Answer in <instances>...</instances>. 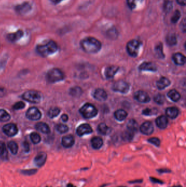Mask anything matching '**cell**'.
Wrapping results in <instances>:
<instances>
[{"instance_id":"cell-6","label":"cell","mask_w":186,"mask_h":187,"mask_svg":"<svg viewBox=\"0 0 186 187\" xmlns=\"http://www.w3.org/2000/svg\"><path fill=\"white\" fill-rule=\"evenodd\" d=\"M141 43L136 39L131 40L127 43V50L128 54L132 57H137Z\"/></svg>"},{"instance_id":"cell-63","label":"cell","mask_w":186,"mask_h":187,"mask_svg":"<svg viewBox=\"0 0 186 187\" xmlns=\"http://www.w3.org/2000/svg\"></svg>"},{"instance_id":"cell-46","label":"cell","mask_w":186,"mask_h":187,"mask_svg":"<svg viewBox=\"0 0 186 187\" xmlns=\"http://www.w3.org/2000/svg\"><path fill=\"white\" fill-rule=\"evenodd\" d=\"M7 154V150L5 144L3 142L0 141V157H2Z\"/></svg>"},{"instance_id":"cell-25","label":"cell","mask_w":186,"mask_h":187,"mask_svg":"<svg viewBox=\"0 0 186 187\" xmlns=\"http://www.w3.org/2000/svg\"><path fill=\"white\" fill-rule=\"evenodd\" d=\"M36 128L37 130L43 134H49L50 132L49 127L47 124L43 122L38 123L36 125Z\"/></svg>"},{"instance_id":"cell-20","label":"cell","mask_w":186,"mask_h":187,"mask_svg":"<svg viewBox=\"0 0 186 187\" xmlns=\"http://www.w3.org/2000/svg\"><path fill=\"white\" fill-rule=\"evenodd\" d=\"M156 123L158 127L161 129H166L168 124V120L164 116H161L158 117L156 120Z\"/></svg>"},{"instance_id":"cell-5","label":"cell","mask_w":186,"mask_h":187,"mask_svg":"<svg viewBox=\"0 0 186 187\" xmlns=\"http://www.w3.org/2000/svg\"><path fill=\"white\" fill-rule=\"evenodd\" d=\"M23 99L26 101L33 104H38L41 100V95L40 93L34 90L26 91L23 95Z\"/></svg>"},{"instance_id":"cell-3","label":"cell","mask_w":186,"mask_h":187,"mask_svg":"<svg viewBox=\"0 0 186 187\" xmlns=\"http://www.w3.org/2000/svg\"><path fill=\"white\" fill-rule=\"evenodd\" d=\"M79 112L84 118L90 119L96 117L98 113V110L92 104L87 103L80 108Z\"/></svg>"},{"instance_id":"cell-26","label":"cell","mask_w":186,"mask_h":187,"mask_svg":"<svg viewBox=\"0 0 186 187\" xmlns=\"http://www.w3.org/2000/svg\"><path fill=\"white\" fill-rule=\"evenodd\" d=\"M127 113L124 109H120L117 110L114 113V116L115 118L119 121L124 120L127 117Z\"/></svg>"},{"instance_id":"cell-15","label":"cell","mask_w":186,"mask_h":187,"mask_svg":"<svg viewBox=\"0 0 186 187\" xmlns=\"http://www.w3.org/2000/svg\"><path fill=\"white\" fill-rule=\"evenodd\" d=\"M23 36V32L21 30H19L13 33L7 34V38L8 41L12 42H16L20 39Z\"/></svg>"},{"instance_id":"cell-32","label":"cell","mask_w":186,"mask_h":187,"mask_svg":"<svg viewBox=\"0 0 186 187\" xmlns=\"http://www.w3.org/2000/svg\"><path fill=\"white\" fill-rule=\"evenodd\" d=\"M8 147L12 153L14 155L17 154L18 151V145L16 142L12 141L9 142L8 143Z\"/></svg>"},{"instance_id":"cell-37","label":"cell","mask_w":186,"mask_h":187,"mask_svg":"<svg viewBox=\"0 0 186 187\" xmlns=\"http://www.w3.org/2000/svg\"><path fill=\"white\" fill-rule=\"evenodd\" d=\"M30 138L32 143L34 144H38L41 141V138L40 135L37 133H32L30 135Z\"/></svg>"},{"instance_id":"cell-35","label":"cell","mask_w":186,"mask_h":187,"mask_svg":"<svg viewBox=\"0 0 186 187\" xmlns=\"http://www.w3.org/2000/svg\"><path fill=\"white\" fill-rule=\"evenodd\" d=\"M134 133L128 130L127 131H126L123 134L122 138L124 141L129 142V141L132 140V139L133 138V137H134Z\"/></svg>"},{"instance_id":"cell-54","label":"cell","mask_w":186,"mask_h":187,"mask_svg":"<svg viewBox=\"0 0 186 187\" xmlns=\"http://www.w3.org/2000/svg\"><path fill=\"white\" fill-rule=\"evenodd\" d=\"M142 182H143V180L140 179H137V180H134V181H131L128 182L131 184H134V183H141Z\"/></svg>"},{"instance_id":"cell-13","label":"cell","mask_w":186,"mask_h":187,"mask_svg":"<svg viewBox=\"0 0 186 187\" xmlns=\"http://www.w3.org/2000/svg\"><path fill=\"white\" fill-rule=\"evenodd\" d=\"M140 130L141 133L146 135H150L152 134L154 127L150 122H145L140 126Z\"/></svg>"},{"instance_id":"cell-60","label":"cell","mask_w":186,"mask_h":187,"mask_svg":"<svg viewBox=\"0 0 186 187\" xmlns=\"http://www.w3.org/2000/svg\"><path fill=\"white\" fill-rule=\"evenodd\" d=\"M1 68V63H0V68Z\"/></svg>"},{"instance_id":"cell-56","label":"cell","mask_w":186,"mask_h":187,"mask_svg":"<svg viewBox=\"0 0 186 187\" xmlns=\"http://www.w3.org/2000/svg\"><path fill=\"white\" fill-rule=\"evenodd\" d=\"M61 119L63 122H67L68 120V117L67 114H63L61 116Z\"/></svg>"},{"instance_id":"cell-1","label":"cell","mask_w":186,"mask_h":187,"mask_svg":"<svg viewBox=\"0 0 186 187\" xmlns=\"http://www.w3.org/2000/svg\"><path fill=\"white\" fill-rule=\"evenodd\" d=\"M80 46L84 52L88 54L98 53L102 48L101 42L94 37H88L80 42Z\"/></svg>"},{"instance_id":"cell-23","label":"cell","mask_w":186,"mask_h":187,"mask_svg":"<svg viewBox=\"0 0 186 187\" xmlns=\"http://www.w3.org/2000/svg\"><path fill=\"white\" fill-rule=\"evenodd\" d=\"M91 143L92 147L95 149H99L102 147L103 145V139L100 137L96 136L91 139Z\"/></svg>"},{"instance_id":"cell-41","label":"cell","mask_w":186,"mask_h":187,"mask_svg":"<svg viewBox=\"0 0 186 187\" xmlns=\"http://www.w3.org/2000/svg\"><path fill=\"white\" fill-rule=\"evenodd\" d=\"M173 7V3L170 1H166L164 3V10L166 12H169Z\"/></svg>"},{"instance_id":"cell-38","label":"cell","mask_w":186,"mask_h":187,"mask_svg":"<svg viewBox=\"0 0 186 187\" xmlns=\"http://www.w3.org/2000/svg\"><path fill=\"white\" fill-rule=\"evenodd\" d=\"M143 0H127V3L129 8L134 9L137 7L138 4L142 2Z\"/></svg>"},{"instance_id":"cell-27","label":"cell","mask_w":186,"mask_h":187,"mask_svg":"<svg viewBox=\"0 0 186 187\" xmlns=\"http://www.w3.org/2000/svg\"><path fill=\"white\" fill-rule=\"evenodd\" d=\"M168 96L170 99L174 102H177L180 100L181 98V95L178 93V91L173 89L171 90L168 92Z\"/></svg>"},{"instance_id":"cell-52","label":"cell","mask_w":186,"mask_h":187,"mask_svg":"<svg viewBox=\"0 0 186 187\" xmlns=\"http://www.w3.org/2000/svg\"><path fill=\"white\" fill-rule=\"evenodd\" d=\"M186 19H184L183 21H182L181 24H180L181 30H182V31H184V32L186 31Z\"/></svg>"},{"instance_id":"cell-61","label":"cell","mask_w":186,"mask_h":187,"mask_svg":"<svg viewBox=\"0 0 186 187\" xmlns=\"http://www.w3.org/2000/svg\"><path fill=\"white\" fill-rule=\"evenodd\" d=\"M124 187V186H121V187Z\"/></svg>"},{"instance_id":"cell-49","label":"cell","mask_w":186,"mask_h":187,"mask_svg":"<svg viewBox=\"0 0 186 187\" xmlns=\"http://www.w3.org/2000/svg\"><path fill=\"white\" fill-rule=\"evenodd\" d=\"M23 148L24 151L26 153L29 152L30 151V145H29V143L27 141H24L23 143Z\"/></svg>"},{"instance_id":"cell-19","label":"cell","mask_w":186,"mask_h":187,"mask_svg":"<svg viewBox=\"0 0 186 187\" xmlns=\"http://www.w3.org/2000/svg\"><path fill=\"white\" fill-rule=\"evenodd\" d=\"M173 60L176 65L182 66L186 63V57L180 53H177L173 55Z\"/></svg>"},{"instance_id":"cell-29","label":"cell","mask_w":186,"mask_h":187,"mask_svg":"<svg viewBox=\"0 0 186 187\" xmlns=\"http://www.w3.org/2000/svg\"><path fill=\"white\" fill-rule=\"evenodd\" d=\"M166 42L168 45L170 46H173L177 43V39L175 34H169L166 38Z\"/></svg>"},{"instance_id":"cell-9","label":"cell","mask_w":186,"mask_h":187,"mask_svg":"<svg viewBox=\"0 0 186 187\" xmlns=\"http://www.w3.org/2000/svg\"><path fill=\"white\" fill-rule=\"evenodd\" d=\"M2 129L3 133L9 137L15 136L18 132V129L16 125L13 123H9L4 125Z\"/></svg>"},{"instance_id":"cell-62","label":"cell","mask_w":186,"mask_h":187,"mask_svg":"<svg viewBox=\"0 0 186 187\" xmlns=\"http://www.w3.org/2000/svg\"></svg>"},{"instance_id":"cell-53","label":"cell","mask_w":186,"mask_h":187,"mask_svg":"<svg viewBox=\"0 0 186 187\" xmlns=\"http://www.w3.org/2000/svg\"><path fill=\"white\" fill-rule=\"evenodd\" d=\"M5 94V89L2 86H0V97L4 96Z\"/></svg>"},{"instance_id":"cell-36","label":"cell","mask_w":186,"mask_h":187,"mask_svg":"<svg viewBox=\"0 0 186 187\" xmlns=\"http://www.w3.org/2000/svg\"><path fill=\"white\" fill-rule=\"evenodd\" d=\"M60 113V109L57 107H54L49 109L48 112V116L50 118H54L55 117H57V116Z\"/></svg>"},{"instance_id":"cell-7","label":"cell","mask_w":186,"mask_h":187,"mask_svg":"<svg viewBox=\"0 0 186 187\" xmlns=\"http://www.w3.org/2000/svg\"><path fill=\"white\" fill-rule=\"evenodd\" d=\"M32 5L29 2H24L16 6L14 10L19 15L23 16L29 13L32 10Z\"/></svg>"},{"instance_id":"cell-12","label":"cell","mask_w":186,"mask_h":187,"mask_svg":"<svg viewBox=\"0 0 186 187\" xmlns=\"http://www.w3.org/2000/svg\"><path fill=\"white\" fill-rule=\"evenodd\" d=\"M93 130L90 125L87 123L79 125L77 129V134L79 136H83L84 135L90 134L92 133Z\"/></svg>"},{"instance_id":"cell-55","label":"cell","mask_w":186,"mask_h":187,"mask_svg":"<svg viewBox=\"0 0 186 187\" xmlns=\"http://www.w3.org/2000/svg\"><path fill=\"white\" fill-rule=\"evenodd\" d=\"M177 2L180 5L184 6L186 4V0H176Z\"/></svg>"},{"instance_id":"cell-57","label":"cell","mask_w":186,"mask_h":187,"mask_svg":"<svg viewBox=\"0 0 186 187\" xmlns=\"http://www.w3.org/2000/svg\"><path fill=\"white\" fill-rule=\"evenodd\" d=\"M50 1L54 5H56L59 4V3L61 2L62 1H64V0H50Z\"/></svg>"},{"instance_id":"cell-11","label":"cell","mask_w":186,"mask_h":187,"mask_svg":"<svg viewBox=\"0 0 186 187\" xmlns=\"http://www.w3.org/2000/svg\"><path fill=\"white\" fill-rule=\"evenodd\" d=\"M134 98L140 103H148L151 100L148 94L142 90H139L135 93Z\"/></svg>"},{"instance_id":"cell-31","label":"cell","mask_w":186,"mask_h":187,"mask_svg":"<svg viewBox=\"0 0 186 187\" xmlns=\"http://www.w3.org/2000/svg\"><path fill=\"white\" fill-rule=\"evenodd\" d=\"M156 55L159 59H164L165 55L163 53V45L162 43H159L155 47Z\"/></svg>"},{"instance_id":"cell-14","label":"cell","mask_w":186,"mask_h":187,"mask_svg":"<svg viewBox=\"0 0 186 187\" xmlns=\"http://www.w3.org/2000/svg\"><path fill=\"white\" fill-rule=\"evenodd\" d=\"M47 155L45 152H40L34 159V163L37 167L43 166L47 160Z\"/></svg>"},{"instance_id":"cell-44","label":"cell","mask_w":186,"mask_h":187,"mask_svg":"<svg viewBox=\"0 0 186 187\" xmlns=\"http://www.w3.org/2000/svg\"><path fill=\"white\" fill-rule=\"evenodd\" d=\"M37 172V169H30V170H24L21 171V173L23 175L26 176H31L36 174Z\"/></svg>"},{"instance_id":"cell-28","label":"cell","mask_w":186,"mask_h":187,"mask_svg":"<svg viewBox=\"0 0 186 187\" xmlns=\"http://www.w3.org/2000/svg\"><path fill=\"white\" fill-rule=\"evenodd\" d=\"M98 133L101 135H106L110 132V129L105 123H101L97 127Z\"/></svg>"},{"instance_id":"cell-17","label":"cell","mask_w":186,"mask_h":187,"mask_svg":"<svg viewBox=\"0 0 186 187\" xmlns=\"http://www.w3.org/2000/svg\"><path fill=\"white\" fill-rule=\"evenodd\" d=\"M75 143V139L72 135H68L63 136L62 139V145L65 148H70Z\"/></svg>"},{"instance_id":"cell-45","label":"cell","mask_w":186,"mask_h":187,"mask_svg":"<svg viewBox=\"0 0 186 187\" xmlns=\"http://www.w3.org/2000/svg\"><path fill=\"white\" fill-rule=\"evenodd\" d=\"M148 142L157 147H159L160 145V140L157 138H150L148 140Z\"/></svg>"},{"instance_id":"cell-59","label":"cell","mask_w":186,"mask_h":187,"mask_svg":"<svg viewBox=\"0 0 186 187\" xmlns=\"http://www.w3.org/2000/svg\"><path fill=\"white\" fill-rule=\"evenodd\" d=\"M171 187H182V186H181V185H174V186Z\"/></svg>"},{"instance_id":"cell-16","label":"cell","mask_w":186,"mask_h":187,"mask_svg":"<svg viewBox=\"0 0 186 187\" xmlns=\"http://www.w3.org/2000/svg\"><path fill=\"white\" fill-rule=\"evenodd\" d=\"M93 97L95 99L99 101H106L108 95L106 91L102 89H97L93 93Z\"/></svg>"},{"instance_id":"cell-8","label":"cell","mask_w":186,"mask_h":187,"mask_svg":"<svg viewBox=\"0 0 186 187\" xmlns=\"http://www.w3.org/2000/svg\"><path fill=\"white\" fill-rule=\"evenodd\" d=\"M112 89L116 92L126 94L129 91V85L124 81H119L113 84Z\"/></svg>"},{"instance_id":"cell-18","label":"cell","mask_w":186,"mask_h":187,"mask_svg":"<svg viewBox=\"0 0 186 187\" xmlns=\"http://www.w3.org/2000/svg\"><path fill=\"white\" fill-rule=\"evenodd\" d=\"M139 69L141 71H148L156 72L157 70V68L155 64L152 62H145L142 63L139 66Z\"/></svg>"},{"instance_id":"cell-22","label":"cell","mask_w":186,"mask_h":187,"mask_svg":"<svg viewBox=\"0 0 186 187\" xmlns=\"http://www.w3.org/2000/svg\"><path fill=\"white\" fill-rule=\"evenodd\" d=\"M157 86L159 90H163L170 84V81L169 79L164 77H162L157 82Z\"/></svg>"},{"instance_id":"cell-50","label":"cell","mask_w":186,"mask_h":187,"mask_svg":"<svg viewBox=\"0 0 186 187\" xmlns=\"http://www.w3.org/2000/svg\"><path fill=\"white\" fill-rule=\"evenodd\" d=\"M159 173L160 174H164V173H170L171 172L170 169H166V168H163V169H158L157 170Z\"/></svg>"},{"instance_id":"cell-24","label":"cell","mask_w":186,"mask_h":187,"mask_svg":"<svg viewBox=\"0 0 186 187\" xmlns=\"http://www.w3.org/2000/svg\"><path fill=\"white\" fill-rule=\"evenodd\" d=\"M166 114L171 119H175L178 116V109L175 107H169L166 109Z\"/></svg>"},{"instance_id":"cell-58","label":"cell","mask_w":186,"mask_h":187,"mask_svg":"<svg viewBox=\"0 0 186 187\" xmlns=\"http://www.w3.org/2000/svg\"><path fill=\"white\" fill-rule=\"evenodd\" d=\"M67 187H76L75 186H74V185H73L72 184H71V183H70V184H68L67 185Z\"/></svg>"},{"instance_id":"cell-2","label":"cell","mask_w":186,"mask_h":187,"mask_svg":"<svg viewBox=\"0 0 186 187\" xmlns=\"http://www.w3.org/2000/svg\"><path fill=\"white\" fill-rule=\"evenodd\" d=\"M57 50L58 46L57 43L52 40L49 41L45 44L38 45L36 47L37 53L44 57L54 54L57 51Z\"/></svg>"},{"instance_id":"cell-42","label":"cell","mask_w":186,"mask_h":187,"mask_svg":"<svg viewBox=\"0 0 186 187\" xmlns=\"http://www.w3.org/2000/svg\"><path fill=\"white\" fill-rule=\"evenodd\" d=\"M181 17V13L178 10H176L173 14V16L171 17V21L173 23L175 24L178 21Z\"/></svg>"},{"instance_id":"cell-10","label":"cell","mask_w":186,"mask_h":187,"mask_svg":"<svg viewBox=\"0 0 186 187\" xmlns=\"http://www.w3.org/2000/svg\"><path fill=\"white\" fill-rule=\"evenodd\" d=\"M26 117L32 120H37L41 119V112L36 107L30 108L26 112Z\"/></svg>"},{"instance_id":"cell-51","label":"cell","mask_w":186,"mask_h":187,"mask_svg":"<svg viewBox=\"0 0 186 187\" xmlns=\"http://www.w3.org/2000/svg\"><path fill=\"white\" fill-rule=\"evenodd\" d=\"M152 109L150 108H146L142 111V114L145 116H150L151 114H152Z\"/></svg>"},{"instance_id":"cell-34","label":"cell","mask_w":186,"mask_h":187,"mask_svg":"<svg viewBox=\"0 0 186 187\" xmlns=\"http://www.w3.org/2000/svg\"><path fill=\"white\" fill-rule=\"evenodd\" d=\"M70 95L74 97H79L82 94V89L79 86H75L70 89Z\"/></svg>"},{"instance_id":"cell-48","label":"cell","mask_w":186,"mask_h":187,"mask_svg":"<svg viewBox=\"0 0 186 187\" xmlns=\"http://www.w3.org/2000/svg\"><path fill=\"white\" fill-rule=\"evenodd\" d=\"M150 181L153 183H156V184H160V185H163L164 183L163 181L160 180V179L155 178V177H150Z\"/></svg>"},{"instance_id":"cell-33","label":"cell","mask_w":186,"mask_h":187,"mask_svg":"<svg viewBox=\"0 0 186 187\" xmlns=\"http://www.w3.org/2000/svg\"><path fill=\"white\" fill-rule=\"evenodd\" d=\"M10 114L5 109H0V121L1 122H7L10 119Z\"/></svg>"},{"instance_id":"cell-43","label":"cell","mask_w":186,"mask_h":187,"mask_svg":"<svg viewBox=\"0 0 186 187\" xmlns=\"http://www.w3.org/2000/svg\"><path fill=\"white\" fill-rule=\"evenodd\" d=\"M107 35L109 38H110L111 39L116 38L118 35L117 30L113 29V28L109 30V31L107 32Z\"/></svg>"},{"instance_id":"cell-21","label":"cell","mask_w":186,"mask_h":187,"mask_svg":"<svg viewBox=\"0 0 186 187\" xmlns=\"http://www.w3.org/2000/svg\"><path fill=\"white\" fill-rule=\"evenodd\" d=\"M119 70V67H117L116 66H111L108 67L105 71V75L106 78L108 79L113 78Z\"/></svg>"},{"instance_id":"cell-39","label":"cell","mask_w":186,"mask_h":187,"mask_svg":"<svg viewBox=\"0 0 186 187\" xmlns=\"http://www.w3.org/2000/svg\"><path fill=\"white\" fill-rule=\"evenodd\" d=\"M153 99L155 102L158 105H162L164 104L165 101V97L161 94H158L157 95H156Z\"/></svg>"},{"instance_id":"cell-4","label":"cell","mask_w":186,"mask_h":187,"mask_svg":"<svg viewBox=\"0 0 186 187\" xmlns=\"http://www.w3.org/2000/svg\"><path fill=\"white\" fill-rule=\"evenodd\" d=\"M65 78L64 73L59 68H52L47 74V81L50 83H55L61 81Z\"/></svg>"},{"instance_id":"cell-47","label":"cell","mask_w":186,"mask_h":187,"mask_svg":"<svg viewBox=\"0 0 186 187\" xmlns=\"http://www.w3.org/2000/svg\"><path fill=\"white\" fill-rule=\"evenodd\" d=\"M25 107V104L23 102L19 101L16 102L15 105L13 106V108L15 110H19V109H23Z\"/></svg>"},{"instance_id":"cell-40","label":"cell","mask_w":186,"mask_h":187,"mask_svg":"<svg viewBox=\"0 0 186 187\" xmlns=\"http://www.w3.org/2000/svg\"><path fill=\"white\" fill-rule=\"evenodd\" d=\"M56 129H57V131L60 134H65L68 131L69 128L68 127L67 125H66L59 124L57 125Z\"/></svg>"},{"instance_id":"cell-30","label":"cell","mask_w":186,"mask_h":187,"mask_svg":"<svg viewBox=\"0 0 186 187\" xmlns=\"http://www.w3.org/2000/svg\"><path fill=\"white\" fill-rule=\"evenodd\" d=\"M127 129L129 131L135 133L138 130V124L136 120L134 119H131L129 120L127 125Z\"/></svg>"}]
</instances>
